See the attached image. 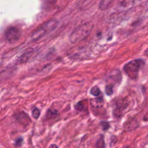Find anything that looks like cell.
<instances>
[{
	"label": "cell",
	"instance_id": "277c9868",
	"mask_svg": "<svg viewBox=\"0 0 148 148\" xmlns=\"http://www.w3.org/2000/svg\"><path fill=\"white\" fill-rule=\"evenodd\" d=\"M47 32L46 31V30L42 26H41L32 32L31 36V40L33 41L37 40L41 38L42 36H43Z\"/></svg>",
	"mask_w": 148,
	"mask_h": 148
},
{
	"label": "cell",
	"instance_id": "5b68a950",
	"mask_svg": "<svg viewBox=\"0 0 148 148\" xmlns=\"http://www.w3.org/2000/svg\"><path fill=\"white\" fill-rule=\"evenodd\" d=\"M58 22L55 19H50V20L47 21L45 23H44L42 26L44 28L46 31L47 32H50L53 31L57 26Z\"/></svg>",
	"mask_w": 148,
	"mask_h": 148
},
{
	"label": "cell",
	"instance_id": "5bb4252c",
	"mask_svg": "<svg viewBox=\"0 0 148 148\" xmlns=\"http://www.w3.org/2000/svg\"><path fill=\"white\" fill-rule=\"evenodd\" d=\"M100 125H101L103 130H104V131L107 130L110 127L109 123L106 122V121H101L100 123Z\"/></svg>",
	"mask_w": 148,
	"mask_h": 148
},
{
	"label": "cell",
	"instance_id": "8fae6325",
	"mask_svg": "<svg viewBox=\"0 0 148 148\" xmlns=\"http://www.w3.org/2000/svg\"><path fill=\"white\" fill-rule=\"evenodd\" d=\"M112 2L110 1H101L100 3H99V8L101 9V10H105L106 9H107L110 3H111Z\"/></svg>",
	"mask_w": 148,
	"mask_h": 148
},
{
	"label": "cell",
	"instance_id": "3957f363",
	"mask_svg": "<svg viewBox=\"0 0 148 148\" xmlns=\"http://www.w3.org/2000/svg\"><path fill=\"white\" fill-rule=\"evenodd\" d=\"M21 36L20 29L15 27H10L7 28L5 33L6 39L9 42H15L18 40Z\"/></svg>",
	"mask_w": 148,
	"mask_h": 148
},
{
	"label": "cell",
	"instance_id": "4fadbf2b",
	"mask_svg": "<svg viewBox=\"0 0 148 148\" xmlns=\"http://www.w3.org/2000/svg\"><path fill=\"white\" fill-rule=\"evenodd\" d=\"M113 86L111 84H108L106 86L105 92L108 95H111L113 94Z\"/></svg>",
	"mask_w": 148,
	"mask_h": 148
},
{
	"label": "cell",
	"instance_id": "6da1fadb",
	"mask_svg": "<svg viewBox=\"0 0 148 148\" xmlns=\"http://www.w3.org/2000/svg\"><path fill=\"white\" fill-rule=\"evenodd\" d=\"M92 29V25L90 23L82 24L76 28L69 35V40L71 43H76L89 35Z\"/></svg>",
	"mask_w": 148,
	"mask_h": 148
},
{
	"label": "cell",
	"instance_id": "30bf717a",
	"mask_svg": "<svg viewBox=\"0 0 148 148\" xmlns=\"http://www.w3.org/2000/svg\"><path fill=\"white\" fill-rule=\"evenodd\" d=\"M96 148H105V141L103 136H102L96 142Z\"/></svg>",
	"mask_w": 148,
	"mask_h": 148
},
{
	"label": "cell",
	"instance_id": "e0dca14e",
	"mask_svg": "<svg viewBox=\"0 0 148 148\" xmlns=\"http://www.w3.org/2000/svg\"><path fill=\"white\" fill-rule=\"evenodd\" d=\"M76 109L77 110H82L83 109V105H82V102H79L77 103V105L76 106Z\"/></svg>",
	"mask_w": 148,
	"mask_h": 148
},
{
	"label": "cell",
	"instance_id": "52a82bcc",
	"mask_svg": "<svg viewBox=\"0 0 148 148\" xmlns=\"http://www.w3.org/2000/svg\"><path fill=\"white\" fill-rule=\"evenodd\" d=\"M17 120L21 124L27 125L29 123V119L28 116L23 112L20 113L17 116Z\"/></svg>",
	"mask_w": 148,
	"mask_h": 148
},
{
	"label": "cell",
	"instance_id": "7c38bea8",
	"mask_svg": "<svg viewBox=\"0 0 148 148\" xmlns=\"http://www.w3.org/2000/svg\"><path fill=\"white\" fill-rule=\"evenodd\" d=\"M90 94L93 96H98L100 94V90L97 86H94L90 90Z\"/></svg>",
	"mask_w": 148,
	"mask_h": 148
},
{
	"label": "cell",
	"instance_id": "ac0fdd59",
	"mask_svg": "<svg viewBox=\"0 0 148 148\" xmlns=\"http://www.w3.org/2000/svg\"><path fill=\"white\" fill-rule=\"evenodd\" d=\"M49 148H58V147L56 144H51Z\"/></svg>",
	"mask_w": 148,
	"mask_h": 148
},
{
	"label": "cell",
	"instance_id": "9c48e42d",
	"mask_svg": "<svg viewBox=\"0 0 148 148\" xmlns=\"http://www.w3.org/2000/svg\"><path fill=\"white\" fill-rule=\"evenodd\" d=\"M103 102V101L102 98H98L92 99L91 101V105H92V106H93L94 108H98L102 106Z\"/></svg>",
	"mask_w": 148,
	"mask_h": 148
},
{
	"label": "cell",
	"instance_id": "8992f818",
	"mask_svg": "<svg viewBox=\"0 0 148 148\" xmlns=\"http://www.w3.org/2000/svg\"><path fill=\"white\" fill-rule=\"evenodd\" d=\"M138 125V124L135 119H130L124 124V128L126 131H131L135 129Z\"/></svg>",
	"mask_w": 148,
	"mask_h": 148
},
{
	"label": "cell",
	"instance_id": "9a60e30c",
	"mask_svg": "<svg viewBox=\"0 0 148 148\" xmlns=\"http://www.w3.org/2000/svg\"><path fill=\"white\" fill-rule=\"evenodd\" d=\"M32 116L34 118L38 119V117L39 116V114H40L39 110L37 108H35L34 109H33V110L32 112Z\"/></svg>",
	"mask_w": 148,
	"mask_h": 148
},
{
	"label": "cell",
	"instance_id": "7a4b0ae2",
	"mask_svg": "<svg viewBox=\"0 0 148 148\" xmlns=\"http://www.w3.org/2000/svg\"><path fill=\"white\" fill-rule=\"evenodd\" d=\"M144 64V61L141 59L133 60L127 63L124 66V71L132 79H135L138 76L140 68Z\"/></svg>",
	"mask_w": 148,
	"mask_h": 148
},
{
	"label": "cell",
	"instance_id": "2e32d148",
	"mask_svg": "<svg viewBox=\"0 0 148 148\" xmlns=\"http://www.w3.org/2000/svg\"><path fill=\"white\" fill-rule=\"evenodd\" d=\"M23 138L21 137H19L18 138H17L15 140V143H14V145L16 147H20L22 143H23Z\"/></svg>",
	"mask_w": 148,
	"mask_h": 148
},
{
	"label": "cell",
	"instance_id": "ba28073f",
	"mask_svg": "<svg viewBox=\"0 0 148 148\" xmlns=\"http://www.w3.org/2000/svg\"><path fill=\"white\" fill-rule=\"evenodd\" d=\"M34 52V50L30 49L29 50H27L23 54H22V56H21L20 58V62H24L25 61H27L31 56V55H32V53Z\"/></svg>",
	"mask_w": 148,
	"mask_h": 148
}]
</instances>
